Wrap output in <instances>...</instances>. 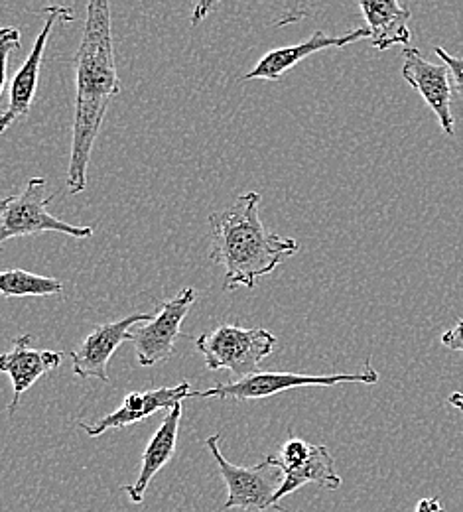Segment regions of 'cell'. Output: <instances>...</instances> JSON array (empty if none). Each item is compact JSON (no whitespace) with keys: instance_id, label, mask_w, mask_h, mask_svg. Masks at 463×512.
I'll return each mask as SVG.
<instances>
[{"instance_id":"cb8c5ba5","label":"cell","mask_w":463,"mask_h":512,"mask_svg":"<svg viewBox=\"0 0 463 512\" xmlns=\"http://www.w3.org/2000/svg\"><path fill=\"white\" fill-rule=\"evenodd\" d=\"M414 512H446L444 511V507H442V503H440V499H422V501H418V505H416V511Z\"/></svg>"},{"instance_id":"6da1fadb","label":"cell","mask_w":463,"mask_h":512,"mask_svg":"<svg viewBox=\"0 0 463 512\" xmlns=\"http://www.w3.org/2000/svg\"><path fill=\"white\" fill-rule=\"evenodd\" d=\"M75 67V109L71 125V152L67 168V190L85 192L91 152L111 101L121 93L113 44L111 0H87L85 26Z\"/></svg>"},{"instance_id":"7a4b0ae2","label":"cell","mask_w":463,"mask_h":512,"mask_svg":"<svg viewBox=\"0 0 463 512\" xmlns=\"http://www.w3.org/2000/svg\"><path fill=\"white\" fill-rule=\"evenodd\" d=\"M261 199L263 195L253 190L241 193L233 205L209 215V258L225 272V292L239 286L253 290L259 278L272 274L300 249L298 241L266 231L259 215Z\"/></svg>"},{"instance_id":"ffe728a7","label":"cell","mask_w":463,"mask_h":512,"mask_svg":"<svg viewBox=\"0 0 463 512\" xmlns=\"http://www.w3.org/2000/svg\"><path fill=\"white\" fill-rule=\"evenodd\" d=\"M434 52H436V56H438L444 64L450 67L454 93H456V97L460 99V103H463V58H456V56L448 54V52H446L444 48H440V46H436Z\"/></svg>"},{"instance_id":"30bf717a","label":"cell","mask_w":463,"mask_h":512,"mask_svg":"<svg viewBox=\"0 0 463 512\" xmlns=\"http://www.w3.org/2000/svg\"><path fill=\"white\" fill-rule=\"evenodd\" d=\"M404 65H402V77L404 81L414 87L420 97L426 101L430 111L438 117V123L448 136H454L456 132V119L452 115V97H454V85H452V73L450 67L442 64H430L416 48L406 46L402 48Z\"/></svg>"},{"instance_id":"44dd1931","label":"cell","mask_w":463,"mask_h":512,"mask_svg":"<svg viewBox=\"0 0 463 512\" xmlns=\"http://www.w3.org/2000/svg\"><path fill=\"white\" fill-rule=\"evenodd\" d=\"M308 16H310L308 0H284V14L274 26L276 28L290 26V24H296V22L308 18Z\"/></svg>"},{"instance_id":"ac0fdd59","label":"cell","mask_w":463,"mask_h":512,"mask_svg":"<svg viewBox=\"0 0 463 512\" xmlns=\"http://www.w3.org/2000/svg\"><path fill=\"white\" fill-rule=\"evenodd\" d=\"M312 449L314 446H310L308 442H304L300 438H290L288 442L282 444V448L278 449L276 453H270L268 459L286 473V471L302 465L312 455Z\"/></svg>"},{"instance_id":"d4e9b609","label":"cell","mask_w":463,"mask_h":512,"mask_svg":"<svg viewBox=\"0 0 463 512\" xmlns=\"http://www.w3.org/2000/svg\"><path fill=\"white\" fill-rule=\"evenodd\" d=\"M448 402L463 414V392H454V394H450Z\"/></svg>"},{"instance_id":"52a82bcc","label":"cell","mask_w":463,"mask_h":512,"mask_svg":"<svg viewBox=\"0 0 463 512\" xmlns=\"http://www.w3.org/2000/svg\"><path fill=\"white\" fill-rule=\"evenodd\" d=\"M196 290L184 288L176 298L160 302L154 318L134 329V355L140 367H152L172 357L176 339L182 337V321L196 302Z\"/></svg>"},{"instance_id":"9c48e42d","label":"cell","mask_w":463,"mask_h":512,"mask_svg":"<svg viewBox=\"0 0 463 512\" xmlns=\"http://www.w3.org/2000/svg\"><path fill=\"white\" fill-rule=\"evenodd\" d=\"M154 318V314H131L119 321L97 325L71 353V371L79 379H99L109 383V361L115 351L125 343L133 341L134 325H142Z\"/></svg>"},{"instance_id":"3957f363","label":"cell","mask_w":463,"mask_h":512,"mask_svg":"<svg viewBox=\"0 0 463 512\" xmlns=\"http://www.w3.org/2000/svg\"><path fill=\"white\" fill-rule=\"evenodd\" d=\"M278 339L263 327L219 325L211 333L196 339V349L209 371H229L231 381L245 379L261 371L266 357L272 355Z\"/></svg>"},{"instance_id":"2e32d148","label":"cell","mask_w":463,"mask_h":512,"mask_svg":"<svg viewBox=\"0 0 463 512\" xmlns=\"http://www.w3.org/2000/svg\"><path fill=\"white\" fill-rule=\"evenodd\" d=\"M308 483H316L328 491H335L341 487V477L335 471V461L331 457L330 449L326 446H314L312 455L298 467L284 473V481L274 497L276 507L282 511L280 501L298 489H302Z\"/></svg>"},{"instance_id":"8992f818","label":"cell","mask_w":463,"mask_h":512,"mask_svg":"<svg viewBox=\"0 0 463 512\" xmlns=\"http://www.w3.org/2000/svg\"><path fill=\"white\" fill-rule=\"evenodd\" d=\"M341 383H379V371L371 365V359L365 361L363 371L347 375H300V373H253L239 381L215 384L213 388L194 392L201 398H221V400H259L274 396L282 390L302 388V386H335Z\"/></svg>"},{"instance_id":"ba28073f","label":"cell","mask_w":463,"mask_h":512,"mask_svg":"<svg viewBox=\"0 0 463 512\" xmlns=\"http://www.w3.org/2000/svg\"><path fill=\"white\" fill-rule=\"evenodd\" d=\"M42 14H44V24L34 42V48L12 79V87L8 93V105L0 119V132L12 127L14 123L22 121L30 113V107H32L36 91H38L40 69H42V60H44V52L48 48L50 34L58 22H73L75 20L73 10L69 6H60V4L46 6L42 10Z\"/></svg>"},{"instance_id":"4fadbf2b","label":"cell","mask_w":463,"mask_h":512,"mask_svg":"<svg viewBox=\"0 0 463 512\" xmlns=\"http://www.w3.org/2000/svg\"><path fill=\"white\" fill-rule=\"evenodd\" d=\"M62 365V353L48 349H34L32 335L24 333L14 339L12 349L0 357V371L12 381V402L8 404V414L14 416L22 394L36 383L42 375L58 369Z\"/></svg>"},{"instance_id":"e0dca14e","label":"cell","mask_w":463,"mask_h":512,"mask_svg":"<svg viewBox=\"0 0 463 512\" xmlns=\"http://www.w3.org/2000/svg\"><path fill=\"white\" fill-rule=\"evenodd\" d=\"M0 294L2 298H48V296H64V282L50 276L32 274L22 268L4 270L0 274Z\"/></svg>"},{"instance_id":"7402d4cb","label":"cell","mask_w":463,"mask_h":512,"mask_svg":"<svg viewBox=\"0 0 463 512\" xmlns=\"http://www.w3.org/2000/svg\"><path fill=\"white\" fill-rule=\"evenodd\" d=\"M442 345L452 349V351H462L463 353V320L458 321L452 329H448L442 337H440Z\"/></svg>"},{"instance_id":"d6986e66","label":"cell","mask_w":463,"mask_h":512,"mask_svg":"<svg viewBox=\"0 0 463 512\" xmlns=\"http://www.w3.org/2000/svg\"><path fill=\"white\" fill-rule=\"evenodd\" d=\"M20 50V30L4 28L0 32V95H6V73H8V56L10 52Z\"/></svg>"},{"instance_id":"5b68a950","label":"cell","mask_w":463,"mask_h":512,"mask_svg":"<svg viewBox=\"0 0 463 512\" xmlns=\"http://www.w3.org/2000/svg\"><path fill=\"white\" fill-rule=\"evenodd\" d=\"M219 440H221L219 436H209L205 440V446L211 451L229 491L223 511H231V509L245 512H265L268 509L280 511L274 503V497L284 481V471L278 465H274L268 457L251 467L233 465L221 453Z\"/></svg>"},{"instance_id":"7c38bea8","label":"cell","mask_w":463,"mask_h":512,"mask_svg":"<svg viewBox=\"0 0 463 512\" xmlns=\"http://www.w3.org/2000/svg\"><path fill=\"white\" fill-rule=\"evenodd\" d=\"M371 32L367 26L355 28L343 36H328L326 32L318 30L314 32L308 40L296 44V46H284V48H276L266 52L265 56L259 60V64L255 65L249 73L243 75L245 81L251 79H266V81H278L282 75H286L290 69H294L302 60L310 58L312 54L324 52V50H341L345 46L357 44L359 40H369Z\"/></svg>"},{"instance_id":"277c9868","label":"cell","mask_w":463,"mask_h":512,"mask_svg":"<svg viewBox=\"0 0 463 512\" xmlns=\"http://www.w3.org/2000/svg\"><path fill=\"white\" fill-rule=\"evenodd\" d=\"M54 195H46V180L32 178L22 193L10 195L0 203V241L38 235V233H62L75 239L93 237V227L71 225L48 211Z\"/></svg>"},{"instance_id":"603a6c76","label":"cell","mask_w":463,"mask_h":512,"mask_svg":"<svg viewBox=\"0 0 463 512\" xmlns=\"http://www.w3.org/2000/svg\"><path fill=\"white\" fill-rule=\"evenodd\" d=\"M221 2H225V0H198L194 12H192V16H190V24H192V26L201 24Z\"/></svg>"},{"instance_id":"8fae6325","label":"cell","mask_w":463,"mask_h":512,"mask_svg":"<svg viewBox=\"0 0 463 512\" xmlns=\"http://www.w3.org/2000/svg\"><path fill=\"white\" fill-rule=\"evenodd\" d=\"M192 386L188 381H182L176 386H164V388H152L144 392H131L125 396L123 404L109 412L107 416L95 420V422H79V428L89 436V438H99L101 434L109 430H121L127 428L136 422H142L150 418L152 414L160 410H170L182 400L192 398Z\"/></svg>"},{"instance_id":"5bb4252c","label":"cell","mask_w":463,"mask_h":512,"mask_svg":"<svg viewBox=\"0 0 463 512\" xmlns=\"http://www.w3.org/2000/svg\"><path fill=\"white\" fill-rule=\"evenodd\" d=\"M182 414H184V406L182 404H178V406L168 410V414L164 416L162 424L158 426V430L154 432V436L146 444V449L142 453L140 473H138L136 481H134L133 485H125L123 487L134 505H142L144 503V495H146V489H148L150 481L174 457L176 444H178V432H180Z\"/></svg>"},{"instance_id":"9a60e30c","label":"cell","mask_w":463,"mask_h":512,"mask_svg":"<svg viewBox=\"0 0 463 512\" xmlns=\"http://www.w3.org/2000/svg\"><path fill=\"white\" fill-rule=\"evenodd\" d=\"M357 4L371 32L369 42L373 48L387 52L395 46H410L412 32L408 22L412 14L400 0H357Z\"/></svg>"}]
</instances>
